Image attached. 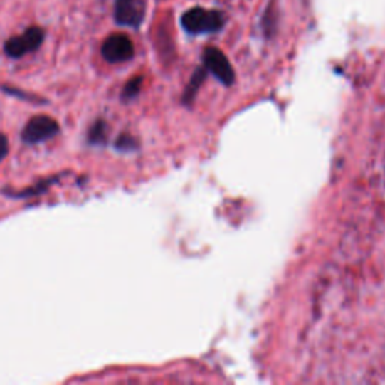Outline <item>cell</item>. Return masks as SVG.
<instances>
[{
  "instance_id": "obj_1",
  "label": "cell",
  "mask_w": 385,
  "mask_h": 385,
  "mask_svg": "<svg viewBox=\"0 0 385 385\" xmlns=\"http://www.w3.org/2000/svg\"><path fill=\"white\" fill-rule=\"evenodd\" d=\"M226 23H228V17L223 11L202 6L190 8L181 17L182 29L193 36L217 33L224 28Z\"/></svg>"
},
{
  "instance_id": "obj_2",
  "label": "cell",
  "mask_w": 385,
  "mask_h": 385,
  "mask_svg": "<svg viewBox=\"0 0 385 385\" xmlns=\"http://www.w3.org/2000/svg\"><path fill=\"white\" fill-rule=\"evenodd\" d=\"M46 39L44 29L38 28V26H31L23 33L9 38L4 46L5 55L11 59H20L29 53L36 51L43 46Z\"/></svg>"
},
{
  "instance_id": "obj_3",
  "label": "cell",
  "mask_w": 385,
  "mask_h": 385,
  "mask_svg": "<svg viewBox=\"0 0 385 385\" xmlns=\"http://www.w3.org/2000/svg\"><path fill=\"white\" fill-rule=\"evenodd\" d=\"M148 12V0H115L113 19L121 28L140 29Z\"/></svg>"
},
{
  "instance_id": "obj_4",
  "label": "cell",
  "mask_w": 385,
  "mask_h": 385,
  "mask_svg": "<svg viewBox=\"0 0 385 385\" xmlns=\"http://www.w3.org/2000/svg\"><path fill=\"white\" fill-rule=\"evenodd\" d=\"M101 55L109 63H124L135 58V44L125 33H112L104 39Z\"/></svg>"
},
{
  "instance_id": "obj_5",
  "label": "cell",
  "mask_w": 385,
  "mask_h": 385,
  "mask_svg": "<svg viewBox=\"0 0 385 385\" xmlns=\"http://www.w3.org/2000/svg\"><path fill=\"white\" fill-rule=\"evenodd\" d=\"M59 130V124L55 119L47 115H38L32 117L28 125L24 127L21 139L28 144H38L55 137Z\"/></svg>"
},
{
  "instance_id": "obj_6",
  "label": "cell",
  "mask_w": 385,
  "mask_h": 385,
  "mask_svg": "<svg viewBox=\"0 0 385 385\" xmlns=\"http://www.w3.org/2000/svg\"><path fill=\"white\" fill-rule=\"evenodd\" d=\"M204 65L205 68L214 75L218 82L226 86H231L235 82V71L229 59L217 47H206L204 51Z\"/></svg>"
},
{
  "instance_id": "obj_7",
  "label": "cell",
  "mask_w": 385,
  "mask_h": 385,
  "mask_svg": "<svg viewBox=\"0 0 385 385\" xmlns=\"http://www.w3.org/2000/svg\"><path fill=\"white\" fill-rule=\"evenodd\" d=\"M142 82L143 78L142 77H135L131 78V80L125 85L124 90H122V100L124 101H130L132 98H136L139 95L140 92V88H142Z\"/></svg>"
},
{
  "instance_id": "obj_8",
  "label": "cell",
  "mask_w": 385,
  "mask_h": 385,
  "mask_svg": "<svg viewBox=\"0 0 385 385\" xmlns=\"http://www.w3.org/2000/svg\"><path fill=\"white\" fill-rule=\"evenodd\" d=\"M105 130H107V125L102 121H97L89 131V142L94 144L102 143L105 140Z\"/></svg>"
},
{
  "instance_id": "obj_9",
  "label": "cell",
  "mask_w": 385,
  "mask_h": 385,
  "mask_svg": "<svg viewBox=\"0 0 385 385\" xmlns=\"http://www.w3.org/2000/svg\"><path fill=\"white\" fill-rule=\"evenodd\" d=\"M135 142H132V139L130 136H122L119 137L117 142H116V148L117 149H132L135 148V144H132Z\"/></svg>"
},
{
  "instance_id": "obj_10",
  "label": "cell",
  "mask_w": 385,
  "mask_h": 385,
  "mask_svg": "<svg viewBox=\"0 0 385 385\" xmlns=\"http://www.w3.org/2000/svg\"><path fill=\"white\" fill-rule=\"evenodd\" d=\"M8 151H9L8 139H6V136H4V135H2V132H0V162H2L4 158L6 157Z\"/></svg>"
}]
</instances>
